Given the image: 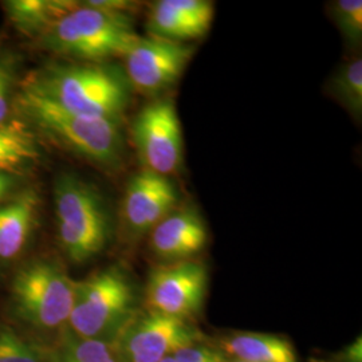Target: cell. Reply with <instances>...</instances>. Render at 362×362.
<instances>
[{"mask_svg": "<svg viewBox=\"0 0 362 362\" xmlns=\"http://www.w3.org/2000/svg\"><path fill=\"white\" fill-rule=\"evenodd\" d=\"M23 88L71 113L118 124L129 104L127 78L103 64L49 66L37 71Z\"/></svg>", "mask_w": 362, "mask_h": 362, "instance_id": "6da1fadb", "label": "cell"}, {"mask_svg": "<svg viewBox=\"0 0 362 362\" xmlns=\"http://www.w3.org/2000/svg\"><path fill=\"white\" fill-rule=\"evenodd\" d=\"M13 106L37 134L98 167H119L124 139L118 122L71 113L26 88L15 97Z\"/></svg>", "mask_w": 362, "mask_h": 362, "instance_id": "7a4b0ae2", "label": "cell"}, {"mask_svg": "<svg viewBox=\"0 0 362 362\" xmlns=\"http://www.w3.org/2000/svg\"><path fill=\"white\" fill-rule=\"evenodd\" d=\"M39 39L47 52L82 64H101L110 58H122L139 35L130 15L86 1L65 13Z\"/></svg>", "mask_w": 362, "mask_h": 362, "instance_id": "3957f363", "label": "cell"}, {"mask_svg": "<svg viewBox=\"0 0 362 362\" xmlns=\"http://www.w3.org/2000/svg\"><path fill=\"white\" fill-rule=\"evenodd\" d=\"M57 235L66 255L85 263L107 246L112 218L101 194L76 175L64 173L54 184Z\"/></svg>", "mask_w": 362, "mask_h": 362, "instance_id": "277c9868", "label": "cell"}, {"mask_svg": "<svg viewBox=\"0 0 362 362\" xmlns=\"http://www.w3.org/2000/svg\"><path fill=\"white\" fill-rule=\"evenodd\" d=\"M137 311L127 275L118 269H106L77 282L66 327L76 336L112 344Z\"/></svg>", "mask_w": 362, "mask_h": 362, "instance_id": "5b68a950", "label": "cell"}, {"mask_svg": "<svg viewBox=\"0 0 362 362\" xmlns=\"http://www.w3.org/2000/svg\"><path fill=\"white\" fill-rule=\"evenodd\" d=\"M77 282L61 264L37 259L21 267L11 284V302L22 321L39 330H58L67 325Z\"/></svg>", "mask_w": 362, "mask_h": 362, "instance_id": "8992f818", "label": "cell"}, {"mask_svg": "<svg viewBox=\"0 0 362 362\" xmlns=\"http://www.w3.org/2000/svg\"><path fill=\"white\" fill-rule=\"evenodd\" d=\"M189 321L157 311H137L112 342L117 362H161L181 348L202 344Z\"/></svg>", "mask_w": 362, "mask_h": 362, "instance_id": "52a82bcc", "label": "cell"}, {"mask_svg": "<svg viewBox=\"0 0 362 362\" xmlns=\"http://www.w3.org/2000/svg\"><path fill=\"white\" fill-rule=\"evenodd\" d=\"M132 134L143 169L167 177L180 170L184 140L173 101L161 98L146 105L134 118Z\"/></svg>", "mask_w": 362, "mask_h": 362, "instance_id": "ba28073f", "label": "cell"}, {"mask_svg": "<svg viewBox=\"0 0 362 362\" xmlns=\"http://www.w3.org/2000/svg\"><path fill=\"white\" fill-rule=\"evenodd\" d=\"M207 290L208 270L202 262L185 260L156 267L145 287L146 310L189 321L203 309Z\"/></svg>", "mask_w": 362, "mask_h": 362, "instance_id": "9c48e42d", "label": "cell"}, {"mask_svg": "<svg viewBox=\"0 0 362 362\" xmlns=\"http://www.w3.org/2000/svg\"><path fill=\"white\" fill-rule=\"evenodd\" d=\"M194 54V46L187 43L139 37L122 57L124 76L130 88L153 95L172 88L182 77Z\"/></svg>", "mask_w": 362, "mask_h": 362, "instance_id": "30bf717a", "label": "cell"}, {"mask_svg": "<svg viewBox=\"0 0 362 362\" xmlns=\"http://www.w3.org/2000/svg\"><path fill=\"white\" fill-rule=\"evenodd\" d=\"M179 191L167 176L140 170L130 179L122 200V223L130 239H140L172 214Z\"/></svg>", "mask_w": 362, "mask_h": 362, "instance_id": "8fae6325", "label": "cell"}, {"mask_svg": "<svg viewBox=\"0 0 362 362\" xmlns=\"http://www.w3.org/2000/svg\"><path fill=\"white\" fill-rule=\"evenodd\" d=\"M148 236L152 254L167 264L194 260L208 242L207 226L194 208H176Z\"/></svg>", "mask_w": 362, "mask_h": 362, "instance_id": "7c38bea8", "label": "cell"}, {"mask_svg": "<svg viewBox=\"0 0 362 362\" xmlns=\"http://www.w3.org/2000/svg\"><path fill=\"white\" fill-rule=\"evenodd\" d=\"M40 209V197L33 188L18 191L0 203V260L18 258L31 238Z\"/></svg>", "mask_w": 362, "mask_h": 362, "instance_id": "4fadbf2b", "label": "cell"}, {"mask_svg": "<svg viewBox=\"0 0 362 362\" xmlns=\"http://www.w3.org/2000/svg\"><path fill=\"white\" fill-rule=\"evenodd\" d=\"M40 156L38 136L23 118H8L0 124V173L21 177Z\"/></svg>", "mask_w": 362, "mask_h": 362, "instance_id": "5bb4252c", "label": "cell"}, {"mask_svg": "<svg viewBox=\"0 0 362 362\" xmlns=\"http://www.w3.org/2000/svg\"><path fill=\"white\" fill-rule=\"evenodd\" d=\"M221 349L243 362H298L293 345L281 337L235 333L221 339Z\"/></svg>", "mask_w": 362, "mask_h": 362, "instance_id": "9a60e30c", "label": "cell"}, {"mask_svg": "<svg viewBox=\"0 0 362 362\" xmlns=\"http://www.w3.org/2000/svg\"><path fill=\"white\" fill-rule=\"evenodd\" d=\"M77 3L66 0H10L4 3V10L21 34L40 38Z\"/></svg>", "mask_w": 362, "mask_h": 362, "instance_id": "2e32d148", "label": "cell"}, {"mask_svg": "<svg viewBox=\"0 0 362 362\" xmlns=\"http://www.w3.org/2000/svg\"><path fill=\"white\" fill-rule=\"evenodd\" d=\"M50 362H117L115 348L101 339L82 338L64 327Z\"/></svg>", "mask_w": 362, "mask_h": 362, "instance_id": "e0dca14e", "label": "cell"}, {"mask_svg": "<svg viewBox=\"0 0 362 362\" xmlns=\"http://www.w3.org/2000/svg\"><path fill=\"white\" fill-rule=\"evenodd\" d=\"M327 90L354 119L360 121L362 116L361 58H354L341 66L329 81Z\"/></svg>", "mask_w": 362, "mask_h": 362, "instance_id": "ac0fdd59", "label": "cell"}, {"mask_svg": "<svg viewBox=\"0 0 362 362\" xmlns=\"http://www.w3.org/2000/svg\"><path fill=\"white\" fill-rule=\"evenodd\" d=\"M146 28L151 37L185 43L187 40L202 38L194 27L177 13L168 0H160L151 6Z\"/></svg>", "mask_w": 362, "mask_h": 362, "instance_id": "d6986e66", "label": "cell"}, {"mask_svg": "<svg viewBox=\"0 0 362 362\" xmlns=\"http://www.w3.org/2000/svg\"><path fill=\"white\" fill-rule=\"evenodd\" d=\"M52 350L21 336L13 327H0V362H50Z\"/></svg>", "mask_w": 362, "mask_h": 362, "instance_id": "ffe728a7", "label": "cell"}, {"mask_svg": "<svg viewBox=\"0 0 362 362\" xmlns=\"http://www.w3.org/2000/svg\"><path fill=\"white\" fill-rule=\"evenodd\" d=\"M330 15L346 45L350 47H360L362 42L361 0H337L330 6Z\"/></svg>", "mask_w": 362, "mask_h": 362, "instance_id": "44dd1931", "label": "cell"}, {"mask_svg": "<svg viewBox=\"0 0 362 362\" xmlns=\"http://www.w3.org/2000/svg\"><path fill=\"white\" fill-rule=\"evenodd\" d=\"M169 4L194 27L200 37H204L215 16V4L208 0H168Z\"/></svg>", "mask_w": 362, "mask_h": 362, "instance_id": "7402d4cb", "label": "cell"}, {"mask_svg": "<svg viewBox=\"0 0 362 362\" xmlns=\"http://www.w3.org/2000/svg\"><path fill=\"white\" fill-rule=\"evenodd\" d=\"M170 356L177 362H227V357H224L220 351L207 348L202 344L181 348Z\"/></svg>", "mask_w": 362, "mask_h": 362, "instance_id": "603a6c76", "label": "cell"}, {"mask_svg": "<svg viewBox=\"0 0 362 362\" xmlns=\"http://www.w3.org/2000/svg\"><path fill=\"white\" fill-rule=\"evenodd\" d=\"M15 105L13 78L10 67L0 61V124L7 121Z\"/></svg>", "mask_w": 362, "mask_h": 362, "instance_id": "cb8c5ba5", "label": "cell"}, {"mask_svg": "<svg viewBox=\"0 0 362 362\" xmlns=\"http://www.w3.org/2000/svg\"><path fill=\"white\" fill-rule=\"evenodd\" d=\"M18 192V177L7 173H0V203L13 197Z\"/></svg>", "mask_w": 362, "mask_h": 362, "instance_id": "d4e9b609", "label": "cell"}, {"mask_svg": "<svg viewBox=\"0 0 362 362\" xmlns=\"http://www.w3.org/2000/svg\"><path fill=\"white\" fill-rule=\"evenodd\" d=\"M227 362H243V361H238V360H233V358H230V360H228V358H227Z\"/></svg>", "mask_w": 362, "mask_h": 362, "instance_id": "484cf974", "label": "cell"}]
</instances>
